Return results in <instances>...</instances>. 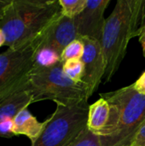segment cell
Instances as JSON below:
<instances>
[{"instance_id": "cell-12", "label": "cell", "mask_w": 145, "mask_h": 146, "mask_svg": "<svg viewBox=\"0 0 145 146\" xmlns=\"http://www.w3.org/2000/svg\"><path fill=\"white\" fill-rule=\"evenodd\" d=\"M33 103V97L27 88L21 89L0 102V123L12 119Z\"/></svg>"}, {"instance_id": "cell-13", "label": "cell", "mask_w": 145, "mask_h": 146, "mask_svg": "<svg viewBox=\"0 0 145 146\" xmlns=\"http://www.w3.org/2000/svg\"><path fill=\"white\" fill-rule=\"evenodd\" d=\"M132 13V36L140 37L145 31V0H130Z\"/></svg>"}, {"instance_id": "cell-8", "label": "cell", "mask_w": 145, "mask_h": 146, "mask_svg": "<svg viewBox=\"0 0 145 146\" xmlns=\"http://www.w3.org/2000/svg\"><path fill=\"white\" fill-rule=\"evenodd\" d=\"M119 110L103 98L89 106L87 129L100 138L112 135L118 126Z\"/></svg>"}, {"instance_id": "cell-23", "label": "cell", "mask_w": 145, "mask_h": 146, "mask_svg": "<svg viewBox=\"0 0 145 146\" xmlns=\"http://www.w3.org/2000/svg\"><path fill=\"white\" fill-rule=\"evenodd\" d=\"M139 41L142 44V48H143V53L144 56H145V31L141 34V36L139 37Z\"/></svg>"}, {"instance_id": "cell-18", "label": "cell", "mask_w": 145, "mask_h": 146, "mask_svg": "<svg viewBox=\"0 0 145 146\" xmlns=\"http://www.w3.org/2000/svg\"><path fill=\"white\" fill-rule=\"evenodd\" d=\"M68 146H103L100 137L86 128Z\"/></svg>"}, {"instance_id": "cell-3", "label": "cell", "mask_w": 145, "mask_h": 146, "mask_svg": "<svg viewBox=\"0 0 145 146\" xmlns=\"http://www.w3.org/2000/svg\"><path fill=\"white\" fill-rule=\"evenodd\" d=\"M100 96L116 105L120 113L115 132L109 137L100 138L102 145L130 146L145 121V96L138 93L132 84Z\"/></svg>"}, {"instance_id": "cell-20", "label": "cell", "mask_w": 145, "mask_h": 146, "mask_svg": "<svg viewBox=\"0 0 145 146\" xmlns=\"http://www.w3.org/2000/svg\"><path fill=\"white\" fill-rule=\"evenodd\" d=\"M130 146H145V121L136 133Z\"/></svg>"}, {"instance_id": "cell-6", "label": "cell", "mask_w": 145, "mask_h": 146, "mask_svg": "<svg viewBox=\"0 0 145 146\" xmlns=\"http://www.w3.org/2000/svg\"><path fill=\"white\" fill-rule=\"evenodd\" d=\"M43 34L20 48H9L0 54V102L13 93L27 88Z\"/></svg>"}, {"instance_id": "cell-21", "label": "cell", "mask_w": 145, "mask_h": 146, "mask_svg": "<svg viewBox=\"0 0 145 146\" xmlns=\"http://www.w3.org/2000/svg\"><path fill=\"white\" fill-rule=\"evenodd\" d=\"M134 89L140 94L145 96V72L136 80L135 83L132 84Z\"/></svg>"}, {"instance_id": "cell-17", "label": "cell", "mask_w": 145, "mask_h": 146, "mask_svg": "<svg viewBox=\"0 0 145 146\" xmlns=\"http://www.w3.org/2000/svg\"><path fill=\"white\" fill-rule=\"evenodd\" d=\"M87 0H59L62 7V14L67 17L74 19L85 8Z\"/></svg>"}, {"instance_id": "cell-11", "label": "cell", "mask_w": 145, "mask_h": 146, "mask_svg": "<svg viewBox=\"0 0 145 146\" xmlns=\"http://www.w3.org/2000/svg\"><path fill=\"white\" fill-rule=\"evenodd\" d=\"M46 123L47 121L43 122L38 121L27 109H24L13 120L14 134L15 136L25 135L31 140V143H33L42 133Z\"/></svg>"}, {"instance_id": "cell-16", "label": "cell", "mask_w": 145, "mask_h": 146, "mask_svg": "<svg viewBox=\"0 0 145 146\" xmlns=\"http://www.w3.org/2000/svg\"><path fill=\"white\" fill-rule=\"evenodd\" d=\"M85 51L84 43L80 38L70 43L62 52L61 61L65 62L69 60H81Z\"/></svg>"}, {"instance_id": "cell-2", "label": "cell", "mask_w": 145, "mask_h": 146, "mask_svg": "<svg viewBox=\"0 0 145 146\" xmlns=\"http://www.w3.org/2000/svg\"><path fill=\"white\" fill-rule=\"evenodd\" d=\"M27 89L32 94L33 103L52 100L56 104L69 106L90 98L87 86L70 80L63 72L62 62L50 68H34Z\"/></svg>"}, {"instance_id": "cell-25", "label": "cell", "mask_w": 145, "mask_h": 146, "mask_svg": "<svg viewBox=\"0 0 145 146\" xmlns=\"http://www.w3.org/2000/svg\"><path fill=\"white\" fill-rule=\"evenodd\" d=\"M1 15H2V13H0V18H1Z\"/></svg>"}, {"instance_id": "cell-1", "label": "cell", "mask_w": 145, "mask_h": 146, "mask_svg": "<svg viewBox=\"0 0 145 146\" xmlns=\"http://www.w3.org/2000/svg\"><path fill=\"white\" fill-rule=\"evenodd\" d=\"M62 15L56 0H12L3 10L0 29L9 49L20 48L41 36Z\"/></svg>"}, {"instance_id": "cell-22", "label": "cell", "mask_w": 145, "mask_h": 146, "mask_svg": "<svg viewBox=\"0 0 145 146\" xmlns=\"http://www.w3.org/2000/svg\"><path fill=\"white\" fill-rule=\"evenodd\" d=\"M12 0H0V13L3 12V10L11 3Z\"/></svg>"}, {"instance_id": "cell-4", "label": "cell", "mask_w": 145, "mask_h": 146, "mask_svg": "<svg viewBox=\"0 0 145 146\" xmlns=\"http://www.w3.org/2000/svg\"><path fill=\"white\" fill-rule=\"evenodd\" d=\"M132 36V13L130 0H119L106 19L102 49L105 58L106 82L112 80L123 61Z\"/></svg>"}, {"instance_id": "cell-15", "label": "cell", "mask_w": 145, "mask_h": 146, "mask_svg": "<svg viewBox=\"0 0 145 146\" xmlns=\"http://www.w3.org/2000/svg\"><path fill=\"white\" fill-rule=\"evenodd\" d=\"M64 74L76 83H83L85 68L82 60H69L62 63Z\"/></svg>"}, {"instance_id": "cell-5", "label": "cell", "mask_w": 145, "mask_h": 146, "mask_svg": "<svg viewBox=\"0 0 145 146\" xmlns=\"http://www.w3.org/2000/svg\"><path fill=\"white\" fill-rule=\"evenodd\" d=\"M89 106L88 101L69 106L56 104L42 133L31 146L69 145L86 128Z\"/></svg>"}, {"instance_id": "cell-9", "label": "cell", "mask_w": 145, "mask_h": 146, "mask_svg": "<svg viewBox=\"0 0 145 146\" xmlns=\"http://www.w3.org/2000/svg\"><path fill=\"white\" fill-rule=\"evenodd\" d=\"M109 0H87L85 9L74 18L79 37H88L100 41L103 38L106 19L104 11Z\"/></svg>"}, {"instance_id": "cell-7", "label": "cell", "mask_w": 145, "mask_h": 146, "mask_svg": "<svg viewBox=\"0 0 145 146\" xmlns=\"http://www.w3.org/2000/svg\"><path fill=\"white\" fill-rule=\"evenodd\" d=\"M84 43L85 51L82 57L85 74L83 83L87 86L89 97L91 98L98 89L106 70L105 58L103 56L100 41L88 37H81Z\"/></svg>"}, {"instance_id": "cell-10", "label": "cell", "mask_w": 145, "mask_h": 146, "mask_svg": "<svg viewBox=\"0 0 145 146\" xmlns=\"http://www.w3.org/2000/svg\"><path fill=\"white\" fill-rule=\"evenodd\" d=\"M80 38L74 19L67 17L62 14L44 33L40 47L54 50L60 55L63 50L73 41Z\"/></svg>"}, {"instance_id": "cell-24", "label": "cell", "mask_w": 145, "mask_h": 146, "mask_svg": "<svg viewBox=\"0 0 145 146\" xmlns=\"http://www.w3.org/2000/svg\"><path fill=\"white\" fill-rule=\"evenodd\" d=\"M5 44V36L3 33V31L0 29V46Z\"/></svg>"}, {"instance_id": "cell-14", "label": "cell", "mask_w": 145, "mask_h": 146, "mask_svg": "<svg viewBox=\"0 0 145 146\" xmlns=\"http://www.w3.org/2000/svg\"><path fill=\"white\" fill-rule=\"evenodd\" d=\"M61 62L59 53L52 49L39 46L35 56V68H50Z\"/></svg>"}, {"instance_id": "cell-19", "label": "cell", "mask_w": 145, "mask_h": 146, "mask_svg": "<svg viewBox=\"0 0 145 146\" xmlns=\"http://www.w3.org/2000/svg\"><path fill=\"white\" fill-rule=\"evenodd\" d=\"M13 120L7 119L0 123V138H12L15 136L13 131Z\"/></svg>"}]
</instances>
